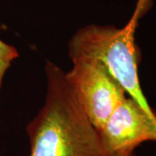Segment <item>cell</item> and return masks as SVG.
Instances as JSON below:
<instances>
[{
  "label": "cell",
  "instance_id": "cell-2",
  "mask_svg": "<svg viewBox=\"0 0 156 156\" xmlns=\"http://www.w3.org/2000/svg\"><path fill=\"white\" fill-rule=\"evenodd\" d=\"M137 25L138 21L131 17L122 28L92 23L78 29L69 40V56L72 61L80 58L100 61L128 97L156 118V113L143 94L138 76L140 54L134 39Z\"/></svg>",
  "mask_w": 156,
  "mask_h": 156
},
{
  "label": "cell",
  "instance_id": "cell-4",
  "mask_svg": "<svg viewBox=\"0 0 156 156\" xmlns=\"http://www.w3.org/2000/svg\"><path fill=\"white\" fill-rule=\"evenodd\" d=\"M98 132L108 150L121 155H133L141 143L156 141V118L132 98L126 97Z\"/></svg>",
  "mask_w": 156,
  "mask_h": 156
},
{
  "label": "cell",
  "instance_id": "cell-3",
  "mask_svg": "<svg viewBox=\"0 0 156 156\" xmlns=\"http://www.w3.org/2000/svg\"><path fill=\"white\" fill-rule=\"evenodd\" d=\"M72 63L68 78L87 116L99 130L127 97L126 92L100 61L80 58Z\"/></svg>",
  "mask_w": 156,
  "mask_h": 156
},
{
  "label": "cell",
  "instance_id": "cell-5",
  "mask_svg": "<svg viewBox=\"0 0 156 156\" xmlns=\"http://www.w3.org/2000/svg\"><path fill=\"white\" fill-rule=\"evenodd\" d=\"M19 56L17 48L0 39V91L3 86L5 73L11 66V62Z\"/></svg>",
  "mask_w": 156,
  "mask_h": 156
},
{
  "label": "cell",
  "instance_id": "cell-7",
  "mask_svg": "<svg viewBox=\"0 0 156 156\" xmlns=\"http://www.w3.org/2000/svg\"><path fill=\"white\" fill-rule=\"evenodd\" d=\"M0 156H2V155H1V154H0Z\"/></svg>",
  "mask_w": 156,
  "mask_h": 156
},
{
  "label": "cell",
  "instance_id": "cell-1",
  "mask_svg": "<svg viewBox=\"0 0 156 156\" xmlns=\"http://www.w3.org/2000/svg\"><path fill=\"white\" fill-rule=\"evenodd\" d=\"M44 69V104L26 128L29 156H135L108 150L84 111L67 72L50 61Z\"/></svg>",
  "mask_w": 156,
  "mask_h": 156
},
{
  "label": "cell",
  "instance_id": "cell-6",
  "mask_svg": "<svg viewBox=\"0 0 156 156\" xmlns=\"http://www.w3.org/2000/svg\"><path fill=\"white\" fill-rule=\"evenodd\" d=\"M154 5V0H138L135 5L132 17L139 22L140 18L143 17Z\"/></svg>",
  "mask_w": 156,
  "mask_h": 156
}]
</instances>
